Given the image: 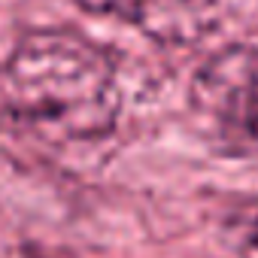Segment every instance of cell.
Instances as JSON below:
<instances>
[{
  "label": "cell",
  "mask_w": 258,
  "mask_h": 258,
  "mask_svg": "<svg viewBox=\"0 0 258 258\" xmlns=\"http://www.w3.org/2000/svg\"><path fill=\"white\" fill-rule=\"evenodd\" d=\"M0 103L10 121L49 146H76L106 137L121 88L115 61L70 31H37L16 43L0 70Z\"/></svg>",
  "instance_id": "cell-1"
},
{
  "label": "cell",
  "mask_w": 258,
  "mask_h": 258,
  "mask_svg": "<svg viewBox=\"0 0 258 258\" xmlns=\"http://www.w3.org/2000/svg\"><path fill=\"white\" fill-rule=\"evenodd\" d=\"M188 100L201 137L219 155L258 161V46L216 52L195 73Z\"/></svg>",
  "instance_id": "cell-2"
},
{
  "label": "cell",
  "mask_w": 258,
  "mask_h": 258,
  "mask_svg": "<svg viewBox=\"0 0 258 258\" xmlns=\"http://www.w3.org/2000/svg\"><path fill=\"white\" fill-rule=\"evenodd\" d=\"M76 4L91 16L124 22L170 46L198 43L219 22V0H76Z\"/></svg>",
  "instance_id": "cell-3"
},
{
  "label": "cell",
  "mask_w": 258,
  "mask_h": 258,
  "mask_svg": "<svg viewBox=\"0 0 258 258\" xmlns=\"http://www.w3.org/2000/svg\"><path fill=\"white\" fill-rule=\"evenodd\" d=\"M216 258H258V198L228 207L216 225Z\"/></svg>",
  "instance_id": "cell-4"
}]
</instances>
